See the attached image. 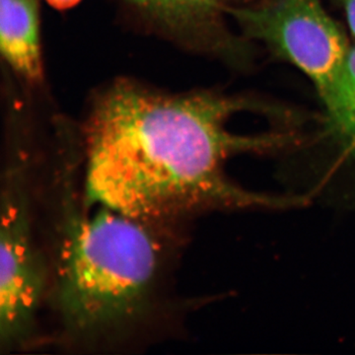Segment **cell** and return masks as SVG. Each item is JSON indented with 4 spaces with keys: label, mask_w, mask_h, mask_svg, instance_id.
Returning a JSON list of instances; mask_svg holds the SVG:
<instances>
[{
    "label": "cell",
    "mask_w": 355,
    "mask_h": 355,
    "mask_svg": "<svg viewBox=\"0 0 355 355\" xmlns=\"http://www.w3.org/2000/svg\"><path fill=\"white\" fill-rule=\"evenodd\" d=\"M253 112L291 123L297 112L253 96L216 90L171 94L130 80L95 97L83 127L86 202L144 222L171 221L205 209H287L303 198L239 188L223 173L226 159L295 146L296 130L240 135L228 121Z\"/></svg>",
    "instance_id": "6da1fadb"
},
{
    "label": "cell",
    "mask_w": 355,
    "mask_h": 355,
    "mask_svg": "<svg viewBox=\"0 0 355 355\" xmlns=\"http://www.w3.org/2000/svg\"><path fill=\"white\" fill-rule=\"evenodd\" d=\"M55 256V298L64 326L78 336L121 328L144 314L160 268L150 224L108 207L67 210Z\"/></svg>",
    "instance_id": "7a4b0ae2"
},
{
    "label": "cell",
    "mask_w": 355,
    "mask_h": 355,
    "mask_svg": "<svg viewBox=\"0 0 355 355\" xmlns=\"http://www.w3.org/2000/svg\"><path fill=\"white\" fill-rule=\"evenodd\" d=\"M229 17L243 38L302 71L320 98L335 83L352 46L322 0H261L231 9Z\"/></svg>",
    "instance_id": "3957f363"
},
{
    "label": "cell",
    "mask_w": 355,
    "mask_h": 355,
    "mask_svg": "<svg viewBox=\"0 0 355 355\" xmlns=\"http://www.w3.org/2000/svg\"><path fill=\"white\" fill-rule=\"evenodd\" d=\"M24 167L7 168L1 195L0 343L10 349L24 343L46 287L44 261L32 236Z\"/></svg>",
    "instance_id": "277c9868"
},
{
    "label": "cell",
    "mask_w": 355,
    "mask_h": 355,
    "mask_svg": "<svg viewBox=\"0 0 355 355\" xmlns=\"http://www.w3.org/2000/svg\"><path fill=\"white\" fill-rule=\"evenodd\" d=\"M160 31L238 70L251 69L254 44L229 28L231 9L261 0H123Z\"/></svg>",
    "instance_id": "5b68a950"
},
{
    "label": "cell",
    "mask_w": 355,
    "mask_h": 355,
    "mask_svg": "<svg viewBox=\"0 0 355 355\" xmlns=\"http://www.w3.org/2000/svg\"><path fill=\"white\" fill-rule=\"evenodd\" d=\"M39 0H0V50L8 67L29 85L44 80Z\"/></svg>",
    "instance_id": "8992f818"
},
{
    "label": "cell",
    "mask_w": 355,
    "mask_h": 355,
    "mask_svg": "<svg viewBox=\"0 0 355 355\" xmlns=\"http://www.w3.org/2000/svg\"><path fill=\"white\" fill-rule=\"evenodd\" d=\"M321 101L324 114L318 119L317 141L330 146L340 161L355 167V44Z\"/></svg>",
    "instance_id": "52a82bcc"
},
{
    "label": "cell",
    "mask_w": 355,
    "mask_h": 355,
    "mask_svg": "<svg viewBox=\"0 0 355 355\" xmlns=\"http://www.w3.org/2000/svg\"><path fill=\"white\" fill-rule=\"evenodd\" d=\"M334 2L340 7L347 18L350 34L355 39V0H333Z\"/></svg>",
    "instance_id": "ba28073f"
},
{
    "label": "cell",
    "mask_w": 355,
    "mask_h": 355,
    "mask_svg": "<svg viewBox=\"0 0 355 355\" xmlns=\"http://www.w3.org/2000/svg\"><path fill=\"white\" fill-rule=\"evenodd\" d=\"M49 6L60 11L69 10L78 6L81 0H46Z\"/></svg>",
    "instance_id": "9c48e42d"
}]
</instances>
